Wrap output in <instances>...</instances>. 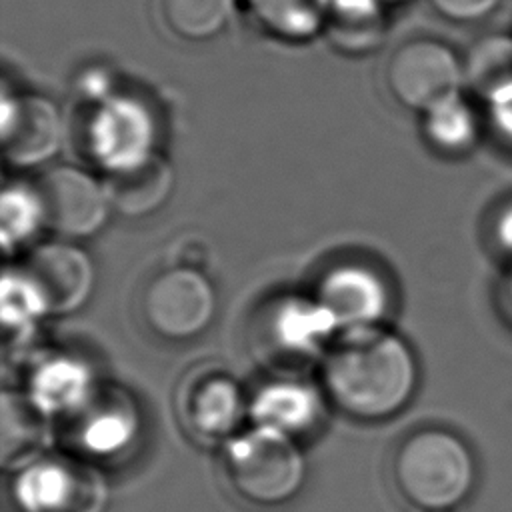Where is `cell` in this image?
Wrapping results in <instances>:
<instances>
[{
  "label": "cell",
  "mask_w": 512,
  "mask_h": 512,
  "mask_svg": "<svg viewBox=\"0 0 512 512\" xmlns=\"http://www.w3.org/2000/svg\"><path fill=\"white\" fill-rule=\"evenodd\" d=\"M322 386L348 416L392 418L418 386V362L408 342L380 326L342 328L322 356Z\"/></svg>",
  "instance_id": "6da1fadb"
},
{
  "label": "cell",
  "mask_w": 512,
  "mask_h": 512,
  "mask_svg": "<svg viewBox=\"0 0 512 512\" xmlns=\"http://www.w3.org/2000/svg\"><path fill=\"white\" fill-rule=\"evenodd\" d=\"M392 476L412 506L426 512H448L470 496L476 482V460L458 434L430 426L400 442L392 460Z\"/></svg>",
  "instance_id": "7a4b0ae2"
},
{
  "label": "cell",
  "mask_w": 512,
  "mask_h": 512,
  "mask_svg": "<svg viewBox=\"0 0 512 512\" xmlns=\"http://www.w3.org/2000/svg\"><path fill=\"white\" fill-rule=\"evenodd\" d=\"M224 470L242 500L264 508L292 500L306 476L304 456L292 434L266 424L226 440Z\"/></svg>",
  "instance_id": "3957f363"
},
{
  "label": "cell",
  "mask_w": 512,
  "mask_h": 512,
  "mask_svg": "<svg viewBox=\"0 0 512 512\" xmlns=\"http://www.w3.org/2000/svg\"><path fill=\"white\" fill-rule=\"evenodd\" d=\"M336 328V320L316 298L278 296L254 312L248 340L254 360L288 370L324 356Z\"/></svg>",
  "instance_id": "277c9868"
},
{
  "label": "cell",
  "mask_w": 512,
  "mask_h": 512,
  "mask_svg": "<svg viewBox=\"0 0 512 512\" xmlns=\"http://www.w3.org/2000/svg\"><path fill=\"white\" fill-rule=\"evenodd\" d=\"M384 78L394 100L422 116L466 92L464 50L440 36H410L392 50Z\"/></svg>",
  "instance_id": "5b68a950"
},
{
  "label": "cell",
  "mask_w": 512,
  "mask_h": 512,
  "mask_svg": "<svg viewBox=\"0 0 512 512\" xmlns=\"http://www.w3.org/2000/svg\"><path fill=\"white\" fill-rule=\"evenodd\" d=\"M14 498L24 512H106L110 492L88 460L42 456L20 470Z\"/></svg>",
  "instance_id": "8992f818"
},
{
  "label": "cell",
  "mask_w": 512,
  "mask_h": 512,
  "mask_svg": "<svg viewBox=\"0 0 512 512\" xmlns=\"http://www.w3.org/2000/svg\"><path fill=\"white\" fill-rule=\"evenodd\" d=\"M142 314L154 334L176 342L190 340L210 326L216 314V292L202 272L176 266L146 284Z\"/></svg>",
  "instance_id": "52a82bcc"
},
{
  "label": "cell",
  "mask_w": 512,
  "mask_h": 512,
  "mask_svg": "<svg viewBox=\"0 0 512 512\" xmlns=\"http://www.w3.org/2000/svg\"><path fill=\"white\" fill-rule=\"evenodd\" d=\"M44 224L66 238H88L106 224L112 204L104 182L76 166H56L34 184Z\"/></svg>",
  "instance_id": "ba28073f"
},
{
  "label": "cell",
  "mask_w": 512,
  "mask_h": 512,
  "mask_svg": "<svg viewBox=\"0 0 512 512\" xmlns=\"http://www.w3.org/2000/svg\"><path fill=\"white\" fill-rule=\"evenodd\" d=\"M44 314L64 316L80 310L96 282L90 256L68 242L36 246L18 268Z\"/></svg>",
  "instance_id": "9c48e42d"
},
{
  "label": "cell",
  "mask_w": 512,
  "mask_h": 512,
  "mask_svg": "<svg viewBox=\"0 0 512 512\" xmlns=\"http://www.w3.org/2000/svg\"><path fill=\"white\" fill-rule=\"evenodd\" d=\"M176 414L196 440H230L244 414L240 388L226 370L214 366L192 368L178 384Z\"/></svg>",
  "instance_id": "30bf717a"
},
{
  "label": "cell",
  "mask_w": 512,
  "mask_h": 512,
  "mask_svg": "<svg viewBox=\"0 0 512 512\" xmlns=\"http://www.w3.org/2000/svg\"><path fill=\"white\" fill-rule=\"evenodd\" d=\"M68 438L86 456L108 458L136 436L140 414L132 396L118 386H96L66 412Z\"/></svg>",
  "instance_id": "8fae6325"
},
{
  "label": "cell",
  "mask_w": 512,
  "mask_h": 512,
  "mask_svg": "<svg viewBox=\"0 0 512 512\" xmlns=\"http://www.w3.org/2000/svg\"><path fill=\"white\" fill-rule=\"evenodd\" d=\"M154 122L134 98H96V108L86 124V144L106 172L128 166L152 154Z\"/></svg>",
  "instance_id": "7c38bea8"
},
{
  "label": "cell",
  "mask_w": 512,
  "mask_h": 512,
  "mask_svg": "<svg viewBox=\"0 0 512 512\" xmlns=\"http://www.w3.org/2000/svg\"><path fill=\"white\" fill-rule=\"evenodd\" d=\"M64 136L58 106L42 94H14L2 98V148L14 168H34L52 160Z\"/></svg>",
  "instance_id": "4fadbf2b"
},
{
  "label": "cell",
  "mask_w": 512,
  "mask_h": 512,
  "mask_svg": "<svg viewBox=\"0 0 512 512\" xmlns=\"http://www.w3.org/2000/svg\"><path fill=\"white\" fill-rule=\"evenodd\" d=\"M316 300L330 312L340 330L380 324L390 308L386 282L364 264L330 268L318 282Z\"/></svg>",
  "instance_id": "5bb4252c"
},
{
  "label": "cell",
  "mask_w": 512,
  "mask_h": 512,
  "mask_svg": "<svg viewBox=\"0 0 512 512\" xmlns=\"http://www.w3.org/2000/svg\"><path fill=\"white\" fill-rule=\"evenodd\" d=\"M104 188L112 210L128 218H140L156 212L174 190L172 164L152 152L128 166L106 174Z\"/></svg>",
  "instance_id": "9a60e30c"
},
{
  "label": "cell",
  "mask_w": 512,
  "mask_h": 512,
  "mask_svg": "<svg viewBox=\"0 0 512 512\" xmlns=\"http://www.w3.org/2000/svg\"><path fill=\"white\" fill-rule=\"evenodd\" d=\"M48 444V414L24 392H2L0 456L4 468L22 470L42 458Z\"/></svg>",
  "instance_id": "2e32d148"
},
{
  "label": "cell",
  "mask_w": 512,
  "mask_h": 512,
  "mask_svg": "<svg viewBox=\"0 0 512 512\" xmlns=\"http://www.w3.org/2000/svg\"><path fill=\"white\" fill-rule=\"evenodd\" d=\"M486 124L480 100L468 92L422 114V134L432 150L444 156H462L470 152Z\"/></svg>",
  "instance_id": "e0dca14e"
},
{
  "label": "cell",
  "mask_w": 512,
  "mask_h": 512,
  "mask_svg": "<svg viewBox=\"0 0 512 512\" xmlns=\"http://www.w3.org/2000/svg\"><path fill=\"white\" fill-rule=\"evenodd\" d=\"M382 0H330L324 32L346 54H364L380 44L386 32Z\"/></svg>",
  "instance_id": "ac0fdd59"
},
{
  "label": "cell",
  "mask_w": 512,
  "mask_h": 512,
  "mask_svg": "<svg viewBox=\"0 0 512 512\" xmlns=\"http://www.w3.org/2000/svg\"><path fill=\"white\" fill-rule=\"evenodd\" d=\"M320 412L318 396L298 382H276L258 394L252 404L256 424H266L282 432H302L314 424Z\"/></svg>",
  "instance_id": "d6986e66"
},
{
  "label": "cell",
  "mask_w": 512,
  "mask_h": 512,
  "mask_svg": "<svg viewBox=\"0 0 512 512\" xmlns=\"http://www.w3.org/2000/svg\"><path fill=\"white\" fill-rule=\"evenodd\" d=\"M256 22L274 38L302 42L324 32L330 0H244Z\"/></svg>",
  "instance_id": "ffe728a7"
},
{
  "label": "cell",
  "mask_w": 512,
  "mask_h": 512,
  "mask_svg": "<svg viewBox=\"0 0 512 512\" xmlns=\"http://www.w3.org/2000/svg\"><path fill=\"white\" fill-rule=\"evenodd\" d=\"M236 0H158L162 24L180 40L204 42L230 22Z\"/></svg>",
  "instance_id": "44dd1931"
},
{
  "label": "cell",
  "mask_w": 512,
  "mask_h": 512,
  "mask_svg": "<svg viewBox=\"0 0 512 512\" xmlns=\"http://www.w3.org/2000/svg\"><path fill=\"white\" fill-rule=\"evenodd\" d=\"M466 90L482 100L512 78V30L486 32L464 50Z\"/></svg>",
  "instance_id": "7402d4cb"
},
{
  "label": "cell",
  "mask_w": 512,
  "mask_h": 512,
  "mask_svg": "<svg viewBox=\"0 0 512 512\" xmlns=\"http://www.w3.org/2000/svg\"><path fill=\"white\" fill-rule=\"evenodd\" d=\"M86 370L72 360L52 358L46 360L30 384V398L48 412H70L90 392Z\"/></svg>",
  "instance_id": "603a6c76"
},
{
  "label": "cell",
  "mask_w": 512,
  "mask_h": 512,
  "mask_svg": "<svg viewBox=\"0 0 512 512\" xmlns=\"http://www.w3.org/2000/svg\"><path fill=\"white\" fill-rule=\"evenodd\" d=\"M44 224L42 206L36 190L10 188L2 198V230L6 244L20 242Z\"/></svg>",
  "instance_id": "cb8c5ba5"
},
{
  "label": "cell",
  "mask_w": 512,
  "mask_h": 512,
  "mask_svg": "<svg viewBox=\"0 0 512 512\" xmlns=\"http://www.w3.org/2000/svg\"><path fill=\"white\" fill-rule=\"evenodd\" d=\"M430 8L446 22L478 26L496 16L506 0H428Z\"/></svg>",
  "instance_id": "d4e9b609"
},
{
  "label": "cell",
  "mask_w": 512,
  "mask_h": 512,
  "mask_svg": "<svg viewBox=\"0 0 512 512\" xmlns=\"http://www.w3.org/2000/svg\"><path fill=\"white\" fill-rule=\"evenodd\" d=\"M486 124L496 128L504 138L512 140V78L496 86L480 100Z\"/></svg>",
  "instance_id": "484cf974"
},
{
  "label": "cell",
  "mask_w": 512,
  "mask_h": 512,
  "mask_svg": "<svg viewBox=\"0 0 512 512\" xmlns=\"http://www.w3.org/2000/svg\"><path fill=\"white\" fill-rule=\"evenodd\" d=\"M384 4H404V2H408V0H382Z\"/></svg>",
  "instance_id": "4316f807"
}]
</instances>
